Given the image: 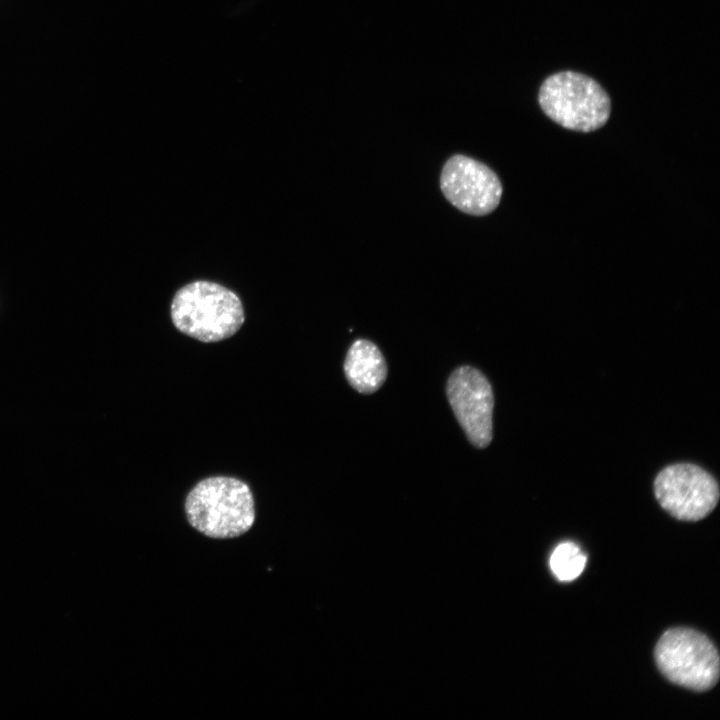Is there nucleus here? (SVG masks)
I'll use <instances>...</instances> for the list:
<instances>
[{"instance_id": "8", "label": "nucleus", "mask_w": 720, "mask_h": 720, "mask_svg": "<svg viewBox=\"0 0 720 720\" xmlns=\"http://www.w3.org/2000/svg\"><path fill=\"white\" fill-rule=\"evenodd\" d=\"M344 372L351 387L359 393L371 394L385 382L387 365L381 351L373 342L358 339L348 349Z\"/></svg>"}, {"instance_id": "1", "label": "nucleus", "mask_w": 720, "mask_h": 720, "mask_svg": "<svg viewBox=\"0 0 720 720\" xmlns=\"http://www.w3.org/2000/svg\"><path fill=\"white\" fill-rule=\"evenodd\" d=\"M185 512L193 528L216 539L238 537L255 521L254 498L249 486L227 476L198 482L186 497Z\"/></svg>"}, {"instance_id": "7", "label": "nucleus", "mask_w": 720, "mask_h": 720, "mask_svg": "<svg viewBox=\"0 0 720 720\" xmlns=\"http://www.w3.org/2000/svg\"><path fill=\"white\" fill-rule=\"evenodd\" d=\"M446 393L452 410L470 443L487 447L493 436L494 396L488 379L471 366L456 368L448 378Z\"/></svg>"}, {"instance_id": "6", "label": "nucleus", "mask_w": 720, "mask_h": 720, "mask_svg": "<svg viewBox=\"0 0 720 720\" xmlns=\"http://www.w3.org/2000/svg\"><path fill=\"white\" fill-rule=\"evenodd\" d=\"M440 187L454 207L473 216L494 211L502 196V184L494 171L462 154L453 155L445 162Z\"/></svg>"}, {"instance_id": "4", "label": "nucleus", "mask_w": 720, "mask_h": 720, "mask_svg": "<svg viewBox=\"0 0 720 720\" xmlns=\"http://www.w3.org/2000/svg\"><path fill=\"white\" fill-rule=\"evenodd\" d=\"M654 658L665 678L686 689L708 691L719 679L720 660L715 645L691 628L665 631L655 646Z\"/></svg>"}, {"instance_id": "9", "label": "nucleus", "mask_w": 720, "mask_h": 720, "mask_svg": "<svg viewBox=\"0 0 720 720\" xmlns=\"http://www.w3.org/2000/svg\"><path fill=\"white\" fill-rule=\"evenodd\" d=\"M586 559V555L575 543L563 542L553 550L550 568L558 580L573 581L583 572Z\"/></svg>"}, {"instance_id": "2", "label": "nucleus", "mask_w": 720, "mask_h": 720, "mask_svg": "<svg viewBox=\"0 0 720 720\" xmlns=\"http://www.w3.org/2000/svg\"><path fill=\"white\" fill-rule=\"evenodd\" d=\"M171 319L183 334L205 343L233 336L245 320L240 298L226 287L195 281L180 288L171 303Z\"/></svg>"}, {"instance_id": "5", "label": "nucleus", "mask_w": 720, "mask_h": 720, "mask_svg": "<svg viewBox=\"0 0 720 720\" xmlns=\"http://www.w3.org/2000/svg\"><path fill=\"white\" fill-rule=\"evenodd\" d=\"M660 506L674 518L699 521L719 501V486L706 470L692 463H676L662 469L654 480Z\"/></svg>"}, {"instance_id": "3", "label": "nucleus", "mask_w": 720, "mask_h": 720, "mask_svg": "<svg viewBox=\"0 0 720 720\" xmlns=\"http://www.w3.org/2000/svg\"><path fill=\"white\" fill-rule=\"evenodd\" d=\"M539 104L544 113L564 128L591 132L610 116V99L592 78L573 71L558 72L542 83Z\"/></svg>"}]
</instances>
